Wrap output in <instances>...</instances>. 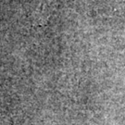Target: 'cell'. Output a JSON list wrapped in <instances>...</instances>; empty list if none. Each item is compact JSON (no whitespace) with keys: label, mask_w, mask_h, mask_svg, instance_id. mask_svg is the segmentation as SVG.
I'll return each instance as SVG.
<instances>
[{"label":"cell","mask_w":125,"mask_h":125,"mask_svg":"<svg viewBox=\"0 0 125 125\" xmlns=\"http://www.w3.org/2000/svg\"><path fill=\"white\" fill-rule=\"evenodd\" d=\"M56 5L57 0H39L35 9L34 21L40 25L45 23L56 9Z\"/></svg>","instance_id":"obj_1"}]
</instances>
